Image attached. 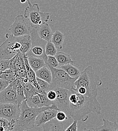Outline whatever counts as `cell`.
I'll list each match as a JSON object with an SVG mask.
<instances>
[{"mask_svg": "<svg viewBox=\"0 0 118 131\" xmlns=\"http://www.w3.org/2000/svg\"><path fill=\"white\" fill-rule=\"evenodd\" d=\"M36 80L40 88L46 93L49 90H50L51 85L50 83L37 77H36Z\"/></svg>", "mask_w": 118, "mask_h": 131, "instance_id": "27", "label": "cell"}, {"mask_svg": "<svg viewBox=\"0 0 118 131\" xmlns=\"http://www.w3.org/2000/svg\"><path fill=\"white\" fill-rule=\"evenodd\" d=\"M41 127L42 130L45 131H64L65 130L62 122H60L55 118L42 125Z\"/></svg>", "mask_w": 118, "mask_h": 131, "instance_id": "13", "label": "cell"}, {"mask_svg": "<svg viewBox=\"0 0 118 131\" xmlns=\"http://www.w3.org/2000/svg\"><path fill=\"white\" fill-rule=\"evenodd\" d=\"M0 78L9 82L12 81L16 78L15 71L11 68L7 69L0 74Z\"/></svg>", "mask_w": 118, "mask_h": 131, "instance_id": "24", "label": "cell"}, {"mask_svg": "<svg viewBox=\"0 0 118 131\" xmlns=\"http://www.w3.org/2000/svg\"><path fill=\"white\" fill-rule=\"evenodd\" d=\"M103 125L96 127L95 128H92L90 129H84V130L89 131H118V123L117 122H112L108 119L104 118L102 119Z\"/></svg>", "mask_w": 118, "mask_h": 131, "instance_id": "15", "label": "cell"}, {"mask_svg": "<svg viewBox=\"0 0 118 131\" xmlns=\"http://www.w3.org/2000/svg\"><path fill=\"white\" fill-rule=\"evenodd\" d=\"M45 50L47 56H55L58 52L57 49L51 40L47 41L45 46Z\"/></svg>", "mask_w": 118, "mask_h": 131, "instance_id": "25", "label": "cell"}, {"mask_svg": "<svg viewBox=\"0 0 118 131\" xmlns=\"http://www.w3.org/2000/svg\"><path fill=\"white\" fill-rule=\"evenodd\" d=\"M6 40L0 46V59L10 60L18 51L21 47L19 37L7 33Z\"/></svg>", "mask_w": 118, "mask_h": 131, "instance_id": "6", "label": "cell"}, {"mask_svg": "<svg viewBox=\"0 0 118 131\" xmlns=\"http://www.w3.org/2000/svg\"><path fill=\"white\" fill-rule=\"evenodd\" d=\"M48 60L46 63V65L51 66L53 68H59V64L55 56H47Z\"/></svg>", "mask_w": 118, "mask_h": 131, "instance_id": "30", "label": "cell"}, {"mask_svg": "<svg viewBox=\"0 0 118 131\" xmlns=\"http://www.w3.org/2000/svg\"><path fill=\"white\" fill-rule=\"evenodd\" d=\"M19 41L21 44L19 51L26 54L32 47V39L30 35H26L19 37Z\"/></svg>", "mask_w": 118, "mask_h": 131, "instance_id": "14", "label": "cell"}, {"mask_svg": "<svg viewBox=\"0 0 118 131\" xmlns=\"http://www.w3.org/2000/svg\"><path fill=\"white\" fill-rule=\"evenodd\" d=\"M37 93L40 99V101L42 106H50L53 104V101L49 100L46 95L40 94L38 93Z\"/></svg>", "mask_w": 118, "mask_h": 131, "instance_id": "28", "label": "cell"}, {"mask_svg": "<svg viewBox=\"0 0 118 131\" xmlns=\"http://www.w3.org/2000/svg\"><path fill=\"white\" fill-rule=\"evenodd\" d=\"M60 68L64 70L72 78H78L81 74L80 70L73 64H67L59 67Z\"/></svg>", "mask_w": 118, "mask_h": 131, "instance_id": "21", "label": "cell"}, {"mask_svg": "<svg viewBox=\"0 0 118 131\" xmlns=\"http://www.w3.org/2000/svg\"><path fill=\"white\" fill-rule=\"evenodd\" d=\"M28 61L30 67L34 72L46 65L44 59L34 56L28 57Z\"/></svg>", "mask_w": 118, "mask_h": 131, "instance_id": "20", "label": "cell"}, {"mask_svg": "<svg viewBox=\"0 0 118 131\" xmlns=\"http://www.w3.org/2000/svg\"><path fill=\"white\" fill-rule=\"evenodd\" d=\"M58 111L48 109L40 113L36 117L35 126L39 127L56 117Z\"/></svg>", "mask_w": 118, "mask_h": 131, "instance_id": "11", "label": "cell"}, {"mask_svg": "<svg viewBox=\"0 0 118 131\" xmlns=\"http://www.w3.org/2000/svg\"><path fill=\"white\" fill-rule=\"evenodd\" d=\"M21 113L17 119L13 131H27L35 127V121L36 116L41 112L48 110H55L59 111L58 108L53 103L50 106L41 107H31L27 105L26 100L20 105Z\"/></svg>", "mask_w": 118, "mask_h": 131, "instance_id": "2", "label": "cell"}, {"mask_svg": "<svg viewBox=\"0 0 118 131\" xmlns=\"http://www.w3.org/2000/svg\"><path fill=\"white\" fill-rule=\"evenodd\" d=\"M55 57L59 64V67L69 64H73L74 63V61L72 60L71 56L67 53L62 51L57 52Z\"/></svg>", "mask_w": 118, "mask_h": 131, "instance_id": "19", "label": "cell"}, {"mask_svg": "<svg viewBox=\"0 0 118 131\" xmlns=\"http://www.w3.org/2000/svg\"><path fill=\"white\" fill-rule=\"evenodd\" d=\"M69 96V117L77 121L85 122L88 114L93 113L101 115V105L97 97H90L71 89Z\"/></svg>", "mask_w": 118, "mask_h": 131, "instance_id": "1", "label": "cell"}, {"mask_svg": "<svg viewBox=\"0 0 118 131\" xmlns=\"http://www.w3.org/2000/svg\"><path fill=\"white\" fill-rule=\"evenodd\" d=\"M26 2H27V0H20V2L22 4H24Z\"/></svg>", "mask_w": 118, "mask_h": 131, "instance_id": "36", "label": "cell"}, {"mask_svg": "<svg viewBox=\"0 0 118 131\" xmlns=\"http://www.w3.org/2000/svg\"><path fill=\"white\" fill-rule=\"evenodd\" d=\"M28 6L25 8L24 17L32 28L36 29L44 23H47L50 17L49 13L40 11L37 4H32L30 0H27Z\"/></svg>", "mask_w": 118, "mask_h": 131, "instance_id": "4", "label": "cell"}, {"mask_svg": "<svg viewBox=\"0 0 118 131\" xmlns=\"http://www.w3.org/2000/svg\"><path fill=\"white\" fill-rule=\"evenodd\" d=\"M36 29L39 38L45 41L51 40L53 33L50 24L47 22L41 25Z\"/></svg>", "mask_w": 118, "mask_h": 131, "instance_id": "12", "label": "cell"}, {"mask_svg": "<svg viewBox=\"0 0 118 131\" xmlns=\"http://www.w3.org/2000/svg\"><path fill=\"white\" fill-rule=\"evenodd\" d=\"M16 78L22 77V78H27V72L25 67H23L15 71Z\"/></svg>", "mask_w": 118, "mask_h": 131, "instance_id": "31", "label": "cell"}, {"mask_svg": "<svg viewBox=\"0 0 118 131\" xmlns=\"http://www.w3.org/2000/svg\"><path fill=\"white\" fill-rule=\"evenodd\" d=\"M16 90L9 84L6 88L0 92V103H10L18 104Z\"/></svg>", "mask_w": 118, "mask_h": 131, "instance_id": "10", "label": "cell"}, {"mask_svg": "<svg viewBox=\"0 0 118 131\" xmlns=\"http://www.w3.org/2000/svg\"><path fill=\"white\" fill-rule=\"evenodd\" d=\"M21 84L23 87L24 95L26 97V99L37 93V90L36 88L30 82L25 83L22 81Z\"/></svg>", "mask_w": 118, "mask_h": 131, "instance_id": "22", "label": "cell"}, {"mask_svg": "<svg viewBox=\"0 0 118 131\" xmlns=\"http://www.w3.org/2000/svg\"><path fill=\"white\" fill-rule=\"evenodd\" d=\"M102 81L95 73L91 66H88L81 72L80 76L74 82V87H82L86 90V96L97 97L98 90L97 86H101Z\"/></svg>", "mask_w": 118, "mask_h": 131, "instance_id": "3", "label": "cell"}, {"mask_svg": "<svg viewBox=\"0 0 118 131\" xmlns=\"http://www.w3.org/2000/svg\"><path fill=\"white\" fill-rule=\"evenodd\" d=\"M24 53L18 51L11 59V69L16 71L20 68L24 67Z\"/></svg>", "mask_w": 118, "mask_h": 131, "instance_id": "17", "label": "cell"}, {"mask_svg": "<svg viewBox=\"0 0 118 131\" xmlns=\"http://www.w3.org/2000/svg\"><path fill=\"white\" fill-rule=\"evenodd\" d=\"M11 68V59L4 60L0 59V71L3 72L5 70Z\"/></svg>", "mask_w": 118, "mask_h": 131, "instance_id": "29", "label": "cell"}, {"mask_svg": "<svg viewBox=\"0 0 118 131\" xmlns=\"http://www.w3.org/2000/svg\"><path fill=\"white\" fill-rule=\"evenodd\" d=\"M27 105L31 107H42L40 99L38 94L36 93L26 99Z\"/></svg>", "mask_w": 118, "mask_h": 131, "instance_id": "23", "label": "cell"}, {"mask_svg": "<svg viewBox=\"0 0 118 131\" xmlns=\"http://www.w3.org/2000/svg\"><path fill=\"white\" fill-rule=\"evenodd\" d=\"M46 95L49 100L51 101H54L57 97V93L55 90L50 89L47 92Z\"/></svg>", "mask_w": 118, "mask_h": 131, "instance_id": "33", "label": "cell"}, {"mask_svg": "<svg viewBox=\"0 0 118 131\" xmlns=\"http://www.w3.org/2000/svg\"><path fill=\"white\" fill-rule=\"evenodd\" d=\"M20 113L21 108L18 104L10 103H0V117L5 118L9 122L17 121Z\"/></svg>", "mask_w": 118, "mask_h": 131, "instance_id": "9", "label": "cell"}, {"mask_svg": "<svg viewBox=\"0 0 118 131\" xmlns=\"http://www.w3.org/2000/svg\"><path fill=\"white\" fill-rule=\"evenodd\" d=\"M35 72L36 77L45 80L50 84L51 83L52 73L51 70L47 66H45Z\"/></svg>", "mask_w": 118, "mask_h": 131, "instance_id": "16", "label": "cell"}, {"mask_svg": "<svg viewBox=\"0 0 118 131\" xmlns=\"http://www.w3.org/2000/svg\"><path fill=\"white\" fill-rule=\"evenodd\" d=\"M9 81L0 78V92L6 88L9 85Z\"/></svg>", "mask_w": 118, "mask_h": 131, "instance_id": "35", "label": "cell"}, {"mask_svg": "<svg viewBox=\"0 0 118 131\" xmlns=\"http://www.w3.org/2000/svg\"><path fill=\"white\" fill-rule=\"evenodd\" d=\"M17 98L18 100V104L20 106L22 102L26 100V97L24 95V92L23 87L21 84H20L17 87Z\"/></svg>", "mask_w": 118, "mask_h": 131, "instance_id": "26", "label": "cell"}, {"mask_svg": "<svg viewBox=\"0 0 118 131\" xmlns=\"http://www.w3.org/2000/svg\"><path fill=\"white\" fill-rule=\"evenodd\" d=\"M2 71H0V74H1V73H2Z\"/></svg>", "mask_w": 118, "mask_h": 131, "instance_id": "37", "label": "cell"}, {"mask_svg": "<svg viewBox=\"0 0 118 131\" xmlns=\"http://www.w3.org/2000/svg\"><path fill=\"white\" fill-rule=\"evenodd\" d=\"M64 40V34L59 30H56L52 34L51 41L57 49H62Z\"/></svg>", "mask_w": 118, "mask_h": 131, "instance_id": "18", "label": "cell"}, {"mask_svg": "<svg viewBox=\"0 0 118 131\" xmlns=\"http://www.w3.org/2000/svg\"><path fill=\"white\" fill-rule=\"evenodd\" d=\"M50 89H53L57 93L56 99L53 101V103L57 106L59 110L63 111L66 113L69 117V96L71 93V90L59 87L50 84Z\"/></svg>", "mask_w": 118, "mask_h": 131, "instance_id": "7", "label": "cell"}, {"mask_svg": "<svg viewBox=\"0 0 118 131\" xmlns=\"http://www.w3.org/2000/svg\"><path fill=\"white\" fill-rule=\"evenodd\" d=\"M46 65L50 68L52 73L51 84L68 90L74 87V82L78 78L71 77L64 70L60 68H56L49 65Z\"/></svg>", "mask_w": 118, "mask_h": 131, "instance_id": "5", "label": "cell"}, {"mask_svg": "<svg viewBox=\"0 0 118 131\" xmlns=\"http://www.w3.org/2000/svg\"><path fill=\"white\" fill-rule=\"evenodd\" d=\"M77 122L78 121L74 120L73 123L65 131H77L78 130L77 127Z\"/></svg>", "mask_w": 118, "mask_h": 131, "instance_id": "34", "label": "cell"}, {"mask_svg": "<svg viewBox=\"0 0 118 131\" xmlns=\"http://www.w3.org/2000/svg\"><path fill=\"white\" fill-rule=\"evenodd\" d=\"M9 30L15 37H19L30 35L32 27L24 16L19 15L16 17L14 22L10 27Z\"/></svg>", "mask_w": 118, "mask_h": 131, "instance_id": "8", "label": "cell"}, {"mask_svg": "<svg viewBox=\"0 0 118 131\" xmlns=\"http://www.w3.org/2000/svg\"><path fill=\"white\" fill-rule=\"evenodd\" d=\"M56 119L60 121V122H63L65 120H67L69 118V117L67 116L65 113H64L63 111H58L57 113V115L56 116Z\"/></svg>", "mask_w": 118, "mask_h": 131, "instance_id": "32", "label": "cell"}]
</instances>
